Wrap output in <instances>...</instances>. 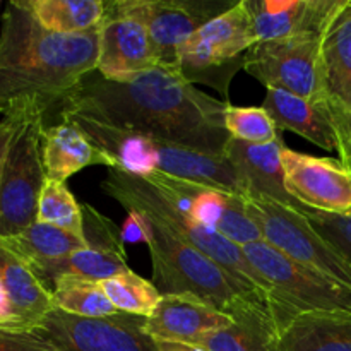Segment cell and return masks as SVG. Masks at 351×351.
<instances>
[{
	"label": "cell",
	"mask_w": 351,
	"mask_h": 351,
	"mask_svg": "<svg viewBox=\"0 0 351 351\" xmlns=\"http://www.w3.org/2000/svg\"><path fill=\"white\" fill-rule=\"evenodd\" d=\"M228 105L195 88L177 69L158 65L122 79L91 72L58 106V115L81 117L223 156L232 139L225 127Z\"/></svg>",
	"instance_id": "6da1fadb"
},
{
	"label": "cell",
	"mask_w": 351,
	"mask_h": 351,
	"mask_svg": "<svg viewBox=\"0 0 351 351\" xmlns=\"http://www.w3.org/2000/svg\"><path fill=\"white\" fill-rule=\"evenodd\" d=\"M98 29L58 34L45 29L26 0H10L0 29V117L58 108L98 65Z\"/></svg>",
	"instance_id": "7a4b0ae2"
},
{
	"label": "cell",
	"mask_w": 351,
	"mask_h": 351,
	"mask_svg": "<svg viewBox=\"0 0 351 351\" xmlns=\"http://www.w3.org/2000/svg\"><path fill=\"white\" fill-rule=\"evenodd\" d=\"M112 160L113 168L139 175H167L242 194L239 175L228 158L206 154L146 134L113 129L81 117H67Z\"/></svg>",
	"instance_id": "3957f363"
},
{
	"label": "cell",
	"mask_w": 351,
	"mask_h": 351,
	"mask_svg": "<svg viewBox=\"0 0 351 351\" xmlns=\"http://www.w3.org/2000/svg\"><path fill=\"white\" fill-rule=\"evenodd\" d=\"M99 187L108 197L119 202L125 211L143 213L178 240L204 252L216 264H219L230 276L235 278L239 283H242L243 287L263 297L269 304V288L266 281L250 266L247 257L243 256L242 247L230 242L221 233L201 225L191 216L182 213L153 184L144 180L139 175L108 168L106 177L103 178Z\"/></svg>",
	"instance_id": "277c9868"
},
{
	"label": "cell",
	"mask_w": 351,
	"mask_h": 351,
	"mask_svg": "<svg viewBox=\"0 0 351 351\" xmlns=\"http://www.w3.org/2000/svg\"><path fill=\"white\" fill-rule=\"evenodd\" d=\"M146 245L153 266L151 281L161 295H194L230 317L247 305L269 307L263 297L230 276L211 257L178 240L153 219H149Z\"/></svg>",
	"instance_id": "5b68a950"
},
{
	"label": "cell",
	"mask_w": 351,
	"mask_h": 351,
	"mask_svg": "<svg viewBox=\"0 0 351 351\" xmlns=\"http://www.w3.org/2000/svg\"><path fill=\"white\" fill-rule=\"evenodd\" d=\"M243 256L269 288L278 331L298 314L351 312V288L290 259L264 240L242 247Z\"/></svg>",
	"instance_id": "8992f818"
},
{
	"label": "cell",
	"mask_w": 351,
	"mask_h": 351,
	"mask_svg": "<svg viewBox=\"0 0 351 351\" xmlns=\"http://www.w3.org/2000/svg\"><path fill=\"white\" fill-rule=\"evenodd\" d=\"M257 45L252 17L245 0L195 31L180 47L177 71L191 84H206L230 103V84L243 69L247 51Z\"/></svg>",
	"instance_id": "52a82bcc"
},
{
	"label": "cell",
	"mask_w": 351,
	"mask_h": 351,
	"mask_svg": "<svg viewBox=\"0 0 351 351\" xmlns=\"http://www.w3.org/2000/svg\"><path fill=\"white\" fill-rule=\"evenodd\" d=\"M45 113L33 110L14 132L0 167V239L19 235L38 221L47 182L41 156Z\"/></svg>",
	"instance_id": "ba28073f"
},
{
	"label": "cell",
	"mask_w": 351,
	"mask_h": 351,
	"mask_svg": "<svg viewBox=\"0 0 351 351\" xmlns=\"http://www.w3.org/2000/svg\"><path fill=\"white\" fill-rule=\"evenodd\" d=\"M245 208L264 242L290 259L351 288V264L312 226L305 209L245 197Z\"/></svg>",
	"instance_id": "9c48e42d"
},
{
	"label": "cell",
	"mask_w": 351,
	"mask_h": 351,
	"mask_svg": "<svg viewBox=\"0 0 351 351\" xmlns=\"http://www.w3.org/2000/svg\"><path fill=\"white\" fill-rule=\"evenodd\" d=\"M324 34L261 41L247 51L243 71L266 89H283L326 108L321 75Z\"/></svg>",
	"instance_id": "30bf717a"
},
{
	"label": "cell",
	"mask_w": 351,
	"mask_h": 351,
	"mask_svg": "<svg viewBox=\"0 0 351 351\" xmlns=\"http://www.w3.org/2000/svg\"><path fill=\"white\" fill-rule=\"evenodd\" d=\"M143 178L182 213L221 233L239 247L263 240L261 230L247 213L245 195L167 175H144Z\"/></svg>",
	"instance_id": "8fae6325"
},
{
	"label": "cell",
	"mask_w": 351,
	"mask_h": 351,
	"mask_svg": "<svg viewBox=\"0 0 351 351\" xmlns=\"http://www.w3.org/2000/svg\"><path fill=\"white\" fill-rule=\"evenodd\" d=\"M146 319L119 312L110 317H75L53 311L34 331L58 351H158Z\"/></svg>",
	"instance_id": "7c38bea8"
},
{
	"label": "cell",
	"mask_w": 351,
	"mask_h": 351,
	"mask_svg": "<svg viewBox=\"0 0 351 351\" xmlns=\"http://www.w3.org/2000/svg\"><path fill=\"white\" fill-rule=\"evenodd\" d=\"M235 3L233 0H123L127 10L146 24L158 65L173 69L182 45Z\"/></svg>",
	"instance_id": "4fadbf2b"
},
{
	"label": "cell",
	"mask_w": 351,
	"mask_h": 351,
	"mask_svg": "<svg viewBox=\"0 0 351 351\" xmlns=\"http://www.w3.org/2000/svg\"><path fill=\"white\" fill-rule=\"evenodd\" d=\"M82 213L88 247L77 250L60 263L38 271L36 276L43 281L48 290H51V287L60 280L101 283L129 269L122 228L89 204H82Z\"/></svg>",
	"instance_id": "5bb4252c"
},
{
	"label": "cell",
	"mask_w": 351,
	"mask_h": 351,
	"mask_svg": "<svg viewBox=\"0 0 351 351\" xmlns=\"http://www.w3.org/2000/svg\"><path fill=\"white\" fill-rule=\"evenodd\" d=\"M287 191L304 209L351 215V170L339 160L281 149Z\"/></svg>",
	"instance_id": "9a60e30c"
},
{
	"label": "cell",
	"mask_w": 351,
	"mask_h": 351,
	"mask_svg": "<svg viewBox=\"0 0 351 351\" xmlns=\"http://www.w3.org/2000/svg\"><path fill=\"white\" fill-rule=\"evenodd\" d=\"M321 75L324 105L338 137L339 161L351 170V2L326 31Z\"/></svg>",
	"instance_id": "2e32d148"
},
{
	"label": "cell",
	"mask_w": 351,
	"mask_h": 351,
	"mask_svg": "<svg viewBox=\"0 0 351 351\" xmlns=\"http://www.w3.org/2000/svg\"><path fill=\"white\" fill-rule=\"evenodd\" d=\"M98 34L96 72L105 79H122L158 67L146 24L127 10L123 0L105 2Z\"/></svg>",
	"instance_id": "e0dca14e"
},
{
	"label": "cell",
	"mask_w": 351,
	"mask_h": 351,
	"mask_svg": "<svg viewBox=\"0 0 351 351\" xmlns=\"http://www.w3.org/2000/svg\"><path fill=\"white\" fill-rule=\"evenodd\" d=\"M51 311L50 290L0 239V329L31 332Z\"/></svg>",
	"instance_id": "ac0fdd59"
},
{
	"label": "cell",
	"mask_w": 351,
	"mask_h": 351,
	"mask_svg": "<svg viewBox=\"0 0 351 351\" xmlns=\"http://www.w3.org/2000/svg\"><path fill=\"white\" fill-rule=\"evenodd\" d=\"M257 43L324 34L351 0H245Z\"/></svg>",
	"instance_id": "d6986e66"
},
{
	"label": "cell",
	"mask_w": 351,
	"mask_h": 351,
	"mask_svg": "<svg viewBox=\"0 0 351 351\" xmlns=\"http://www.w3.org/2000/svg\"><path fill=\"white\" fill-rule=\"evenodd\" d=\"M285 141L274 144H249L230 139L225 156L239 175L245 197L264 199L293 209H304L287 191L281 149Z\"/></svg>",
	"instance_id": "ffe728a7"
},
{
	"label": "cell",
	"mask_w": 351,
	"mask_h": 351,
	"mask_svg": "<svg viewBox=\"0 0 351 351\" xmlns=\"http://www.w3.org/2000/svg\"><path fill=\"white\" fill-rule=\"evenodd\" d=\"M233 324V317L194 295H161L146 319V332L154 339L195 345L206 335Z\"/></svg>",
	"instance_id": "44dd1931"
},
{
	"label": "cell",
	"mask_w": 351,
	"mask_h": 351,
	"mask_svg": "<svg viewBox=\"0 0 351 351\" xmlns=\"http://www.w3.org/2000/svg\"><path fill=\"white\" fill-rule=\"evenodd\" d=\"M41 156L47 180L65 182L88 167L113 168L112 160L71 120L45 125L41 136Z\"/></svg>",
	"instance_id": "7402d4cb"
},
{
	"label": "cell",
	"mask_w": 351,
	"mask_h": 351,
	"mask_svg": "<svg viewBox=\"0 0 351 351\" xmlns=\"http://www.w3.org/2000/svg\"><path fill=\"white\" fill-rule=\"evenodd\" d=\"M261 106L269 113L280 132L290 130L322 149L338 151V137L331 117L319 103L283 89L267 88Z\"/></svg>",
	"instance_id": "603a6c76"
},
{
	"label": "cell",
	"mask_w": 351,
	"mask_h": 351,
	"mask_svg": "<svg viewBox=\"0 0 351 351\" xmlns=\"http://www.w3.org/2000/svg\"><path fill=\"white\" fill-rule=\"evenodd\" d=\"M280 351H351V312L295 315L280 328Z\"/></svg>",
	"instance_id": "cb8c5ba5"
},
{
	"label": "cell",
	"mask_w": 351,
	"mask_h": 351,
	"mask_svg": "<svg viewBox=\"0 0 351 351\" xmlns=\"http://www.w3.org/2000/svg\"><path fill=\"white\" fill-rule=\"evenodd\" d=\"M206 351H280V331L271 308L247 305L233 315V324L195 343Z\"/></svg>",
	"instance_id": "d4e9b609"
},
{
	"label": "cell",
	"mask_w": 351,
	"mask_h": 351,
	"mask_svg": "<svg viewBox=\"0 0 351 351\" xmlns=\"http://www.w3.org/2000/svg\"><path fill=\"white\" fill-rule=\"evenodd\" d=\"M2 240L29 264L34 273L88 247V240L82 237L40 221L33 223L19 235Z\"/></svg>",
	"instance_id": "484cf974"
},
{
	"label": "cell",
	"mask_w": 351,
	"mask_h": 351,
	"mask_svg": "<svg viewBox=\"0 0 351 351\" xmlns=\"http://www.w3.org/2000/svg\"><path fill=\"white\" fill-rule=\"evenodd\" d=\"M34 19L51 33L84 34L105 19L101 0H26Z\"/></svg>",
	"instance_id": "4316f807"
},
{
	"label": "cell",
	"mask_w": 351,
	"mask_h": 351,
	"mask_svg": "<svg viewBox=\"0 0 351 351\" xmlns=\"http://www.w3.org/2000/svg\"><path fill=\"white\" fill-rule=\"evenodd\" d=\"M50 293L53 308L75 317L96 319L119 314L101 285L95 281L60 280L51 287Z\"/></svg>",
	"instance_id": "83f0119b"
},
{
	"label": "cell",
	"mask_w": 351,
	"mask_h": 351,
	"mask_svg": "<svg viewBox=\"0 0 351 351\" xmlns=\"http://www.w3.org/2000/svg\"><path fill=\"white\" fill-rule=\"evenodd\" d=\"M99 285L113 307L123 314L149 317L161 298V293L154 287L153 281L144 280L130 267L101 281Z\"/></svg>",
	"instance_id": "f1b7e54d"
},
{
	"label": "cell",
	"mask_w": 351,
	"mask_h": 351,
	"mask_svg": "<svg viewBox=\"0 0 351 351\" xmlns=\"http://www.w3.org/2000/svg\"><path fill=\"white\" fill-rule=\"evenodd\" d=\"M38 221L86 239L84 213L65 182L47 180L38 204Z\"/></svg>",
	"instance_id": "f546056e"
},
{
	"label": "cell",
	"mask_w": 351,
	"mask_h": 351,
	"mask_svg": "<svg viewBox=\"0 0 351 351\" xmlns=\"http://www.w3.org/2000/svg\"><path fill=\"white\" fill-rule=\"evenodd\" d=\"M230 137L249 144H274L283 141L276 123L263 106H237L230 103L225 112Z\"/></svg>",
	"instance_id": "4dcf8cb0"
},
{
	"label": "cell",
	"mask_w": 351,
	"mask_h": 351,
	"mask_svg": "<svg viewBox=\"0 0 351 351\" xmlns=\"http://www.w3.org/2000/svg\"><path fill=\"white\" fill-rule=\"evenodd\" d=\"M304 213L312 226L351 264V215H328L311 209Z\"/></svg>",
	"instance_id": "1f68e13d"
},
{
	"label": "cell",
	"mask_w": 351,
	"mask_h": 351,
	"mask_svg": "<svg viewBox=\"0 0 351 351\" xmlns=\"http://www.w3.org/2000/svg\"><path fill=\"white\" fill-rule=\"evenodd\" d=\"M0 351H58L36 332L0 329Z\"/></svg>",
	"instance_id": "d6a6232c"
},
{
	"label": "cell",
	"mask_w": 351,
	"mask_h": 351,
	"mask_svg": "<svg viewBox=\"0 0 351 351\" xmlns=\"http://www.w3.org/2000/svg\"><path fill=\"white\" fill-rule=\"evenodd\" d=\"M33 110H38V108L26 110V112H14V113H9V115H5L0 119V167H2V160H3V156H5L7 146H9L14 132H16V129L19 127V123L23 122L24 117H26L29 112H33Z\"/></svg>",
	"instance_id": "836d02e7"
},
{
	"label": "cell",
	"mask_w": 351,
	"mask_h": 351,
	"mask_svg": "<svg viewBox=\"0 0 351 351\" xmlns=\"http://www.w3.org/2000/svg\"><path fill=\"white\" fill-rule=\"evenodd\" d=\"M158 351H206L197 345L180 341H167V339H156Z\"/></svg>",
	"instance_id": "e575fe53"
},
{
	"label": "cell",
	"mask_w": 351,
	"mask_h": 351,
	"mask_svg": "<svg viewBox=\"0 0 351 351\" xmlns=\"http://www.w3.org/2000/svg\"><path fill=\"white\" fill-rule=\"evenodd\" d=\"M0 7H2V2H0Z\"/></svg>",
	"instance_id": "d590c367"
}]
</instances>
